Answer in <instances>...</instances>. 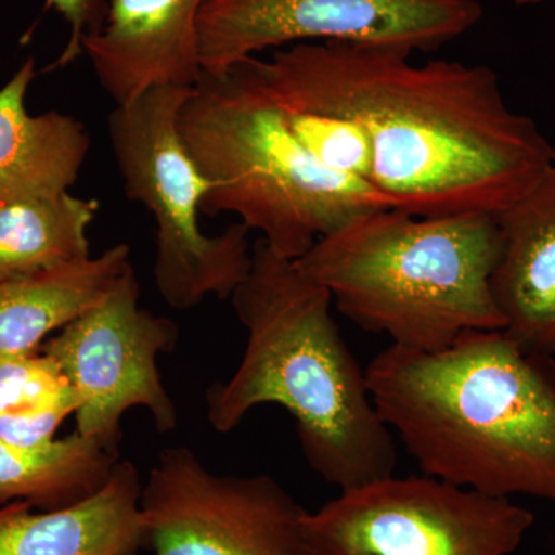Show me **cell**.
Here are the masks:
<instances>
[{"label": "cell", "instance_id": "3", "mask_svg": "<svg viewBox=\"0 0 555 555\" xmlns=\"http://www.w3.org/2000/svg\"><path fill=\"white\" fill-rule=\"evenodd\" d=\"M230 299L246 349L235 374L208 387L210 426L228 434L254 409L276 404L294 418L306 462L327 485L346 491L393 476L396 437L332 317L326 288L259 238Z\"/></svg>", "mask_w": 555, "mask_h": 555}, {"label": "cell", "instance_id": "16", "mask_svg": "<svg viewBox=\"0 0 555 555\" xmlns=\"http://www.w3.org/2000/svg\"><path fill=\"white\" fill-rule=\"evenodd\" d=\"M120 455L78 433L38 448L0 440V506L25 502L36 511L65 509L100 492Z\"/></svg>", "mask_w": 555, "mask_h": 555}, {"label": "cell", "instance_id": "15", "mask_svg": "<svg viewBox=\"0 0 555 555\" xmlns=\"http://www.w3.org/2000/svg\"><path fill=\"white\" fill-rule=\"evenodd\" d=\"M131 269L130 247L120 243L100 257L62 262L0 284V353L39 352L50 334L100 305Z\"/></svg>", "mask_w": 555, "mask_h": 555}, {"label": "cell", "instance_id": "20", "mask_svg": "<svg viewBox=\"0 0 555 555\" xmlns=\"http://www.w3.org/2000/svg\"><path fill=\"white\" fill-rule=\"evenodd\" d=\"M109 0H47L46 9H54L69 28L67 46L51 68L67 67L83 56V40L104 27Z\"/></svg>", "mask_w": 555, "mask_h": 555}, {"label": "cell", "instance_id": "9", "mask_svg": "<svg viewBox=\"0 0 555 555\" xmlns=\"http://www.w3.org/2000/svg\"><path fill=\"white\" fill-rule=\"evenodd\" d=\"M153 555H310L308 511L272 476H218L192 449L167 448L142 485Z\"/></svg>", "mask_w": 555, "mask_h": 555}, {"label": "cell", "instance_id": "2", "mask_svg": "<svg viewBox=\"0 0 555 555\" xmlns=\"http://www.w3.org/2000/svg\"><path fill=\"white\" fill-rule=\"evenodd\" d=\"M383 422L425 476L555 505V361L503 331L434 352L390 345L366 369Z\"/></svg>", "mask_w": 555, "mask_h": 555}, {"label": "cell", "instance_id": "17", "mask_svg": "<svg viewBox=\"0 0 555 555\" xmlns=\"http://www.w3.org/2000/svg\"><path fill=\"white\" fill-rule=\"evenodd\" d=\"M100 201L72 193L0 204V284L91 257L89 230Z\"/></svg>", "mask_w": 555, "mask_h": 555}, {"label": "cell", "instance_id": "21", "mask_svg": "<svg viewBox=\"0 0 555 555\" xmlns=\"http://www.w3.org/2000/svg\"><path fill=\"white\" fill-rule=\"evenodd\" d=\"M514 2H516L517 5L525 7L535 5V3L545 2V0H514Z\"/></svg>", "mask_w": 555, "mask_h": 555}, {"label": "cell", "instance_id": "7", "mask_svg": "<svg viewBox=\"0 0 555 555\" xmlns=\"http://www.w3.org/2000/svg\"><path fill=\"white\" fill-rule=\"evenodd\" d=\"M534 524L511 499L393 474L339 491L302 529L310 555H513Z\"/></svg>", "mask_w": 555, "mask_h": 555}, {"label": "cell", "instance_id": "14", "mask_svg": "<svg viewBox=\"0 0 555 555\" xmlns=\"http://www.w3.org/2000/svg\"><path fill=\"white\" fill-rule=\"evenodd\" d=\"M36 78L28 57L0 89V204L56 198L78 181L91 149L82 120L51 109L28 113V89Z\"/></svg>", "mask_w": 555, "mask_h": 555}, {"label": "cell", "instance_id": "12", "mask_svg": "<svg viewBox=\"0 0 555 555\" xmlns=\"http://www.w3.org/2000/svg\"><path fill=\"white\" fill-rule=\"evenodd\" d=\"M496 221L502 254L491 287L503 332L529 352L555 357V164Z\"/></svg>", "mask_w": 555, "mask_h": 555}, {"label": "cell", "instance_id": "10", "mask_svg": "<svg viewBox=\"0 0 555 555\" xmlns=\"http://www.w3.org/2000/svg\"><path fill=\"white\" fill-rule=\"evenodd\" d=\"M139 298L141 287L131 269L100 305L39 349L56 361L82 400L75 433L115 455H120V422L130 409H147L159 434L178 426L158 358L177 347L179 328L170 318L142 309Z\"/></svg>", "mask_w": 555, "mask_h": 555}, {"label": "cell", "instance_id": "18", "mask_svg": "<svg viewBox=\"0 0 555 555\" xmlns=\"http://www.w3.org/2000/svg\"><path fill=\"white\" fill-rule=\"evenodd\" d=\"M82 404L53 358L42 352L0 353V440L38 448Z\"/></svg>", "mask_w": 555, "mask_h": 555}, {"label": "cell", "instance_id": "4", "mask_svg": "<svg viewBox=\"0 0 555 555\" xmlns=\"http://www.w3.org/2000/svg\"><path fill=\"white\" fill-rule=\"evenodd\" d=\"M502 254L496 215L371 211L295 262L358 327L423 352L470 331H503L492 295Z\"/></svg>", "mask_w": 555, "mask_h": 555}, {"label": "cell", "instance_id": "13", "mask_svg": "<svg viewBox=\"0 0 555 555\" xmlns=\"http://www.w3.org/2000/svg\"><path fill=\"white\" fill-rule=\"evenodd\" d=\"M141 492L137 466L119 460L107 485L78 505L0 506V555H139L145 547Z\"/></svg>", "mask_w": 555, "mask_h": 555}, {"label": "cell", "instance_id": "6", "mask_svg": "<svg viewBox=\"0 0 555 555\" xmlns=\"http://www.w3.org/2000/svg\"><path fill=\"white\" fill-rule=\"evenodd\" d=\"M192 89L156 87L116 105L107 122L127 198L147 208L155 221L153 278L175 310L196 308L211 295L232 297L251 268L246 225L235 222L214 236L201 229L210 184L179 131V113Z\"/></svg>", "mask_w": 555, "mask_h": 555}, {"label": "cell", "instance_id": "1", "mask_svg": "<svg viewBox=\"0 0 555 555\" xmlns=\"http://www.w3.org/2000/svg\"><path fill=\"white\" fill-rule=\"evenodd\" d=\"M411 57L397 47L332 40L241 64L280 107L339 116L366 131L371 184L397 210L502 214L554 166V145L507 105L494 69Z\"/></svg>", "mask_w": 555, "mask_h": 555}, {"label": "cell", "instance_id": "11", "mask_svg": "<svg viewBox=\"0 0 555 555\" xmlns=\"http://www.w3.org/2000/svg\"><path fill=\"white\" fill-rule=\"evenodd\" d=\"M208 2L109 0L104 27L82 49L116 105L156 87L192 89L199 82L198 24Z\"/></svg>", "mask_w": 555, "mask_h": 555}, {"label": "cell", "instance_id": "8", "mask_svg": "<svg viewBox=\"0 0 555 555\" xmlns=\"http://www.w3.org/2000/svg\"><path fill=\"white\" fill-rule=\"evenodd\" d=\"M478 0H210L198 24L203 73L302 42L433 51L473 30Z\"/></svg>", "mask_w": 555, "mask_h": 555}, {"label": "cell", "instance_id": "5", "mask_svg": "<svg viewBox=\"0 0 555 555\" xmlns=\"http://www.w3.org/2000/svg\"><path fill=\"white\" fill-rule=\"evenodd\" d=\"M190 156L210 184L203 214H232L278 257L397 204L360 179L324 169L292 137L281 109L243 64L203 73L179 113Z\"/></svg>", "mask_w": 555, "mask_h": 555}, {"label": "cell", "instance_id": "19", "mask_svg": "<svg viewBox=\"0 0 555 555\" xmlns=\"http://www.w3.org/2000/svg\"><path fill=\"white\" fill-rule=\"evenodd\" d=\"M280 109L292 137L320 166L371 184L374 152L366 131L358 124L326 113Z\"/></svg>", "mask_w": 555, "mask_h": 555}]
</instances>
